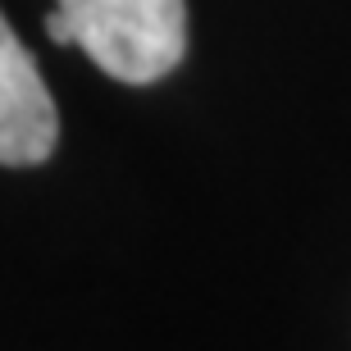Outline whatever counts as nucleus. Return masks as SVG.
Listing matches in <instances>:
<instances>
[{
	"label": "nucleus",
	"instance_id": "obj_1",
	"mask_svg": "<svg viewBox=\"0 0 351 351\" xmlns=\"http://www.w3.org/2000/svg\"><path fill=\"white\" fill-rule=\"evenodd\" d=\"M101 73L146 87L187 55V0H55Z\"/></svg>",
	"mask_w": 351,
	"mask_h": 351
},
{
	"label": "nucleus",
	"instance_id": "obj_2",
	"mask_svg": "<svg viewBox=\"0 0 351 351\" xmlns=\"http://www.w3.org/2000/svg\"><path fill=\"white\" fill-rule=\"evenodd\" d=\"M60 114L37 60L0 14V165L32 169L55 156Z\"/></svg>",
	"mask_w": 351,
	"mask_h": 351
},
{
	"label": "nucleus",
	"instance_id": "obj_3",
	"mask_svg": "<svg viewBox=\"0 0 351 351\" xmlns=\"http://www.w3.org/2000/svg\"><path fill=\"white\" fill-rule=\"evenodd\" d=\"M46 37L55 41V46H78V32H73V19H69L60 5H55L51 14H46Z\"/></svg>",
	"mask_w": 351,
	"mask_h": 351
}]
</instances>
